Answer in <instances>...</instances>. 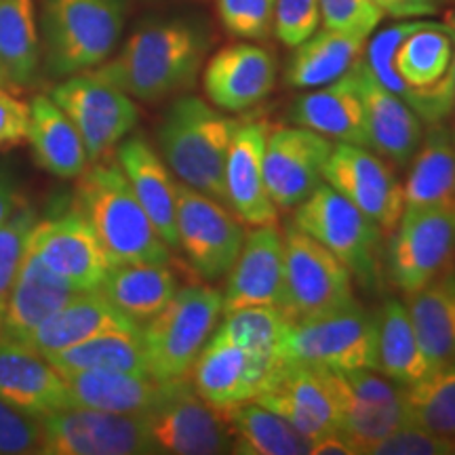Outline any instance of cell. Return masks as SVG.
Returning <instances> with one entry per match:
<instances>
[{
	"instance_id": "35",
	"label": "cell",
	"mask_w": 455,
	"mask_h": 455,
	"mask_svg": "<svg viewBox=\"0 0 455 455\" xmlns=\"http://www.w3.org/2000/svg\"><path fill=\"white\" fill-rule=\"evenodd\" d=\"M232 439V453L241 455H306L310 441L287 419L258 403L221 411Z\"/></svg>"
},
{
	"instance_id": "52",
	"label": "cell",
	"mask_w": 455,
	"mask_h": 455,
	"mask_svg": "<svg viewBox=\"0 0 455 455\" xmlns=\"http://www.w3.org/2000/svg\"><path fill=\"white\" fill-rule=\"evenodd\" d=\"M0 87H7L9 89V83H7V78H4L3 70H0Z\"/></svg>"
},
{
	"instance_id": "28",
	"label": "cell",
	"mask_w": 455,
	"mask_h": 455,
	"mask_svg": "<svg viewBox=\"0 0 455 455\" xmlns=\"http://www.w3.org/2000/svg\"><path fill=\"white\" fill-rule=\"evenodd\" d=\"M140 325L116 310L100 291H81L51 315L36 331L28 335L24 346L38 355L70 348L93 335L108 331H140Z\"/></svg>"
},
{
	"instance_id": "4",
	"label": "cell",
	"mask_w": 455,
	"mask_h": 455,
	"mask_svg": "<svg viewBox=\"0 0 455 455\" xmlns=\"http://www.w3.org/2000/svg\"><path fill=\"white\" fill-rule=\"evenodd\" d=\"M238 123L196 95H186L169 108L158 129V148L171 173L226 207V158Z\"/></svg>"
},
{
	"instance_id": "8",
	"label": "cell",
	"mask_w": 455,
	"mask_h": 455,
	"mask_svg": "<svg viewBox=\"0 0 455 455\" xmlns=\"http://www.w3.org/2000/svg\"><path fill=\"white\" fill-rule=\"evenodd\" d=\"M293 226L331 251L365 287L379 281V226L329 184L298 204Z\"/></svg>"
},
{
	"instance_id": "48",
	"label": "cell",
	"mask_w": 455,
	"mask_h": 455,
	"mask_svg": "<svg viewBox=\"0 0 455 455\" xmlns=\"http://www.w3.org/2000/svg\"><path fill=\"white\" fill-rule=\"evenodd\" d=\"M384 17L392 20H428L441 13L451 0H373Z\"/></svg>"
},
{
	"instance_id": "44",
	"label": "cell",
	"mask_w": 455,
	"mask_h": 455,
	"mask_svg": "<svg viewBox=\"0 0 455 455\" xmlns=\"http://www.w3.org/2000/svg\"><path fill=\"white\" fill-rule=\"evenodd\" d=\"M323 24L329 30L369 38L384 21L382 11L373 0H318Z\"/></svg>"
},
{
	"instance_id": "49",
	"label": "cell",
	"mask_w": 455,
	"mask_h": 455,
	"mask_svg": "<svg viewBox=\"0 0 455 455\" xmlns=\"http://www.w3.org/2000/svg\"><path fill=\"white\" fill-rule=\"evenodd\" d=\"M21 204L24 203H21L20 195H17L13 175L0 164V224H4Z\"/></svg>"
},
{
	"instance_id": "2",
	"label": "cell",
	"mask_w": 455,
	"mask_h": 455,
	"mask_svg": "<svg viewBox=\"0 0 455 455\" xmlns=\"http://www.w3.org/2000/svg\"><path fill=\"white\" fill-rule=\"evenodd\" d=\"M207 49L209 36L198 24L150 21L131 34L116 57L91 72L129 98L156 104L195 84Z\"/></svg>"
},
{
	"instance_id": "33",
	"label": "cell",
	"mask_w": 455,
	"mask_h": 455,
	"mask_svg": "<svg viewBox=\"0 0 455 455\" xmlns=\"http://www.w3.org/2000/svg\"><path fill=\"white\" fill-rule=\"evenodd\" d=\"M369 38L338 30H316L298 44L284 66V84L310 91L338 81L363 57Z\"/></svg>"
},
{
	"instance_id": "12",
	"label": "cell",
	"mask_w": 455,
	"mask_h": 455,
	"mask_svg": "<svg viewBox=\"0 0 455 455\" xmlns=\"http://www.w3.org/2000/svg\"><path fill=\"white\" fill-rule=\"evenodd\" d=\"M144 422L152 453H232L224 415L209 407L186 378L167 382L156 405L144 413Z\"/></svg>"
},
{
	"instance_id": "24",
	"label": "cell",
	"mask_w": 455,
	"mask_h": 455,
	"mask_svg": "<svg viewBox=\"0 0 455 455\" xmlns=\"http://www.w3.org/2000/svg\"><path fill=\"white\" fill-rule=\"evenodd\" d=\"M289 121L338 144L369 148L365 104L355 66L338 81L299 95L289 108Z\"/></svg>"
},
{
	"instance_id": "36",
	"label": "cell",
	"mask_w": 455,
	"mask_h": 455,
	"mask_svg": "<svg viewBox=\"0 0 455 455\" xmlns=\"http://www.w3.org/2000/svg\"><path fill=\"white\" fill-rule=\"evenodd\" d=\"M455 196V144L443 123L428 124L418 150L409 163V175L403 186L405 207L432 204Z\"/></svg>"
},
{
	"instance_id": "16",
	"label": "cell",
	"mask_w": 455,
	"mask_h": 455,
	"mask_svg": "<svg viewBox=\"0 0 455 455\" xmlns=\"http://www.w3.org/2000/svg\"><path fill=\"white\" fill-rule=\"evenodd\" d=\"M323 180L373 220L384 235L395 230L405 209L403 186L382 156L363 146L338 144L327 158Z\"/></svg>"
},
{
	"instance_id": "40",
	"label": "cell",
	"mask_w": 455,
	"mask_h": 455,
	"mask_svg": "<svg viewBox=\"0 0 455 455\" xmlns=\"http://www.w3.org/2000/svg\"><path fill=\"white\" fill-rule=\"evenodd\" d=\"M405 424L455 435V363L441 365L411 386H403Z\"/></svg>"
},
{
	"instance_id": "6",
	"label": "cell",
	"mask_w": 455,
	"mask_h": 455,
	"mask_svg": "<svg viewBox=\"0 0 455 455\" xmlns=\"http://www.w3.org/2000/svg\"><path fill=\"white\" fill-rule=\"evenodd\" d=\"M221 315L224 293L220 289L204 284L178 289L141 327L148 373L161 382L188 378Z\"/></svg>"
},
{
	"instance_id": "29",
	"label": "cell",
	"mask_w": 455,
	"mask_h": 455,
	"mask_svg": "<svg viewBox=\"0 0 455 455\" xmlns=\"http://www.w3.org/2000/svg\"><path fill=\"white\" fill-rule=\"evenodd\" d=\"M70 407L100 409L108 413L144 415L156 405L167 382L148 373L83 371L66 375Z\"/></svg>"
},
{
	"instance_id": "22",
	"label": "cell",
	"mask_w": 455,
	"mask_h": 455,
	"mask_svg": "<svg viewBox=\"0 0 455 455\" xmlns=\"http://www.w3.org/2000/svg\"><path fill=\"white\" fill-rule=\"evenodd\" d=\"M224 312L249 306L284 304V241L275 226H258L244 235L241 253L228 272Z\"/></svg>"
},
{
	"instance_id": "14",
	"label": "cell",
	"mask_w": 455,
	"mask_h": 455,
	"mask_svg": "<svg viewBox=\"0 0 455 455\" xmlns=\"http://www.w3.org/2000/svg\"><path fill=\"white\" fill-rule=\"evenodd\" d=\"M244 241L243 221L230 207L178 184V249L204 281H220L230 272Z\"/></svg>"
},
{
	"instance_id": "34",
	"label": "cell",
	"mask_w": 455,
	"mask_h": 455,
	"mask_svg": "<svg viewBox=\"0 0 455 455\" xmlns=\"http://www.w3.org/2000/svg\"><path fill=\"white\" fill-rule=\"evenodd\" d=\"M407 298L415 333L432 369L455 363V264Z\"/></svg>"
},
{
	"instance_id": "27",
	"label": "cell",
	"mask_w": 455,
	"mask_h": 455,
	"mask_svg": "<svg viewBox=\"0 0 455 455\" xmlns=\"http://www.w3.org/2000/svg\"><path fill=\"white\" fill-rule=\"evenodd\" d=\"M76 293L64 278L28 251L0 316V338L24 344L28 335L36 331Z\"/></svg>"
},
{
	"instance_id": "51",
	"label": "cell",
	"mask_w": 455,
	"mask_h": 455,
	"mask_svg": "<svg viewBox=\"0 0 455 455\" xmlns=\"http://www.w3.org/2000/svg\"><path fill=\"white\" fill-rule=\"evenodd\" d=\"M447 26L451 28V36H453V84H455V11L453 13H449Z\"/></svg>"
},
{
	"instance_id": "30",
	"label": "cell",
	"mask_w": 455,
	"mask_h": 455,
	"mask_svg": "<svg viewBox=\"0 0 455 455\" xmlns=\"http://www.w3.org/2000/svg\"><path fill=\"white\" fill-rule=\"evenodd\" d=\"M26 140L36 163L55 178H78L91 164L81 133L68 114L47 95H36L30 101V127Z\"/></svg>"
},
{
	"instance_id": "26",
	"label": "cell",
	"mask_w": 455,
	"mask_h": 455,
	"mask_svg": "<svg viewBox=\"0 0 455 455\" xmlns=\"http://www.w3.org/2000/svg\"><path fill=\"white\" fill-rule=\"evenodd\" d=\"M116 163L169 249H178V181L144 135L124 138Z\"/></svg>"
},
{
	"instance_id": "19",
	"label": "cell",
	"mask_w": 455,
	"mask_h": 455,
	"mask_svg": "<svg viewBox=\"0 0 455 455\" xmlns=\"http://www.w3.org/2000/svg\"><path fill=\"white\" fill-rule=\"evenodd\" d=\"M276 61L255 43H235L220 49L203 70V89L218 110L244 112L275 91Z\"/></svg>"
},
{
	"instance_id": "18",
	"label": "cell",
	"mask_w": 455,
	"mask_h": 455,
	"mask_svg": "<svg viewBox=\"0 0 455 455\" xmlns=\"http://www.w3.org/2000/svg\"><path fill=\"white\" fill-rule=\"evenodd\" d=\"M253 403L281 415L310 443L339 430L338 407L316 367L278 361Z\"/></svg>"
},
{
	"instance_id": "10",
	"label": "cell",
	"mask_w": 455,
	"mask_h": 455,
	"mask_svg": "<svg viewBox=\"0 0 455 455\" xmlns=\"http://www.w3.org/2000/svg\"><path fill=\"white\" fill-rule=\"evenodd\" d=\"M284 241V304L283 310L291 321L325 315L352 306L355 284L346 268L325 244L287 226Z\"/></svg>"
},
{
	"instance_id": "32",
	"label": "cell",
	"mask_w": 455,
	"mask_h": 455,
	"mask_svg": "<svg viewBox=\"0 0 455 455\" xmlns=\"http://www.w3.org/2000/svg\"><path fill=\"white\" fill-rule=\"evenodd\" d=\"M375 371L398 386H411L432 371L411 315L401 299H386L375 312Z\"/></svg>"
},
{
	"instance_id": "11",
	"label": "cell",
	"mask_w": 455,
	"mask_h": 455,
	"mask_svg": "<svg viewBox=\"0 0 455 455\" xmlns=\"http://www.w3.org/2000/svg\"><path fill=\"white\" fill-rule=\"evenodd\" d=\"M51 100L68 114L81 133L91 163L104 161L140 121L133 98L91 70L55 84Z\"/></svg>"
},
{
	"instance_id": "37",
	"label": "cell",
	"mask_w": 455,
	"mask_h": 455,
	"mask_svg": "<svg viewBox=\"0 0 455 455\" xmlns=\"http://www.w3.org/2000/svg\"><path fill=\"white\" fill-rule=\"evenodd\" d=\"M61 375L83 371L148 373L140 331H108L44 356ZM150 375V373H148Z\"/></svg>"
},
{
	"instance_id": "25",
	"label": "cell",
	"mask_w": 455,
	"mask_h": 455,
	"mask_svg": "<svg viewBox=\"0 0 455 455\" xmlns=\"http://www.w3.org/2000/svg\"><path fill=\"white\" fill-rule=\"evenodd\" d=\"M0 398L21 411L44 415L70 407L66 378L38 352L0 338Z\"/></svg>"
},
{
	"instance_id": "17",
	"label": "cell",
	"mask_w": 455,
	"mask_h": 455,
	"mask_svg": "<svg viewBox=\"0 0 455 455\" xmlns=\"http://www.w3.org/2000/svg\"><path fill=\"white\" fill-rule=\"evenodd\" d=\"M331 140L306 127L270 129L264 152V181L276 209H295L323 184Z\"/></svg>"
},
{
	"instance_id": "39",
	"label": "cell",
	"mask_w": 455,
	"mask_h": 455,
	"mask_svg": "<svg viewBox=\"0 0 455 455\" xmlns=\"http://www.w3.org/2000/svg\"><path fill=\"white\" fill-rule=\"evenodd\" d=\"M224 321L215 327L213 335L228 344L261 358L278 363V348L291 318L278 306H249L232 312H224Z\"/></svg>"
},
{
	"instance_id": "3",
	"label": "cell",
	"mask_w": 455,
	"mask_h": 455,
	"mask_svg": "<svg viewBox=\"0 0 455 455\" xmlns=\"http://www.w3.org/2000/svg\"><path fill=\"white\" fill-rule=\"evenodd\" d=\"M74 207L98 235L110 264L169 261V247L148 218L116 161H100L78 175Z\"/></svg>"
},
{
	"instance_id": "7",
	"label": "cell",
	"mask_w": 455,
	"mask_h": 455,
	"mask_svg": "<svg viewBox=\"0 0 455 455\" xmlns=\"http://www.w3.org/2000/svg\"><path fill=\"white\" fill-rule=\"evenodd\" d=\"M278 358L323 369H375V315L346 308L289 323Z\"/></svg>"
},
{
	"instance_id": "15",
	"label": "cell",
	"mask_w": 455,
	"mask_h": 455,
	"mask_svg": "<svg viewBox=\"0 0 455 455\" xmlns=\"http://www.w3.org/2000/svg\"><path fill=\"white\" fill-rule=\"evenodd\" d=\"M28 251L36 255L51 272L64 278L74 291H98L110 259L98 235L76 207L38 220Z\"/></svg>"
},
{
	"instance_id": "5",
	"label": "cell",
	"mask_w": 455,
	"mask_h": 455,
	"mask_svg": "<svg viewBox=\"0 0 455 455\" xmlns=\"http://www.w3.org/2000/svg\"><path fill=\"white\" fill-rule=\"evenodd\" d=\"M124 28V0H44V72L68 78L110 60Z\"/></svg>"
},
{
	"instance_id": "46",
	"label": "cell",
	"mask_w": 455,
	"mask_h": 455,
	"mask_svg": "<svg viewBox=\"0 0 455 455\" xmlns=\"http://www.w3.org/2000/svg\"><path fill=\"white\" fill-rule=\"evenodd\" d=\"M43 422L0 398V455L38 453Z\"/></svg>"
},
{
	"instance_id": "1",
	"label": "cell",
	"mask_w": 455,
	"mask_h": 455,
	"mask_svg": "<svg viewBox=\"0 0 455 455\" xmlns=\"http://www.w3.org/2000/svg\"><path fill=\"white\" fill-rule=\"evenodd\" d=\"M363 60L424 124L455 112L453 36L447 21L403 20L369 36Z\"/></svg>"
},
{
	"instance_id": "43",
	"label": "cell",
	"mask_w": 455,
	"mask_h": 455,
	"mask_svg": "<svg viewBox=\"0 0 455 455\" xmlns=\"http://www.w3.org/2000/svg\"><path fill=\"white\" fill-rule=\"evenodd\" d=\"M321 24L323 15L318 0H276L275 3L272 32L284 47L295 49L306 38H310Z\"/></svg>"
},
{
	"instance_id": "38",
	"label": "cell",
	"mask_w": 455,
	"mask_h": 455,
	"mask_svg": "<svg viewBox=\"0 0 455 455\" xmlns=\"http://www.w3.org/2000/svg\"><path fill=\"white\" fill-rule=\"evenodd\" d=\"M41 55L34 0H0V70L9 89L34 84Z\"/></svg>"
},
{
	"instance_id": "45",
	"label": "cell",
	"mask_w": 455,
	"mask_h": 455,
	"mask_svg": "<svg viewBox=\"0 0 455 455\" xmlns=\"http://www.w3.org/2000/svg\"><path fill=\"white\" fill-rule=\"evenodd\" d=\"M371 455H455V435L403 424L388 439L375 445Z\"/></svg>"
},
{
	"instance_id": "13",
	"label": "cell",
	"mask_w": 455,
	"mask_h": 455,
	"mask_svg": "<svg viewBox=\"0 0 455 455\" xmlns=\"http://www.w3.org/2000/svg\"><path fill=\"white\" fill-rule=\"evenodd\" d=\"M43 455H146L152 453L144 415L66 407L41 418Z\"/></svg>"
},
{
	"instance_id": "23",
	"label": "cell",
	"mask_w": 455,
	"mask_h": 455,
	"mask_svg": "<svg viewBox=\"0 0 455 455\" xmlns=\"http://www.w3.org/2000/svg\"><path fill=\"white\" fill-rule=\"evenodd\" d=\"M355 74L365 104L369 150L396 167H407L422 144L424 123L405 101L390 93L369 72L363 57L355 64Z\"/></svg>"
},
{
	"instance_id": "41",
	"label": "cell",
	"mask_w": 455,
	"mask_h": 455,
	"mask_svg": "<svg viewBox=\"0 0 455 455\" xmlns=\"http://www.w3.org/2000/svg\"><path fill=\"white\" fill-rule=\"evenodd\" d=\"M36 221L38 215L30 204H21L4 224H0V316L28 253V243Z\"/></svg>"
},
{
	"instance_id": "20",
	"label": "cell",
	"mask_w": 455,
	"mask_h": 455,
	"mask_svg": "<svg viewBox=\"0 0 455 455\" xmlns=\"http://www.w3.org/2000/svg\"><path fill=\"white\" fill-rule=\"evenodd\" d=\"M270 124L264 118L238 123L226 158L228 207L243 224L275 226L276 204L270 201L264 181V152Z\"/></svg>"
},
{
	"instance_id": "47",
	"label": "cell",
	"mask_w": 455,
	"mask_h": 455,
	"mask_svg": "<svg viewBox=\"0 0 455 455\" xmlns=\"http://www.w3.org/2000/svg\"><path fill=\"white\" fill-rule=\"evenodd\" d=\"M30 127V106L17 100L7 87H0V150L21 144Z\"/></svg>"
},
{
	"instance_id": "53",
	"label": "cell",
	"mask_w": 455,
	"mask_h": 455,
	"mask_svg": "<svg viewBox=\"0 0 455 455\" xmlns=\"http://www.w3.org/2000/svg\"><path fill=\"white\" fill-rule=\"evenodd\" d=\"M451 135H453V144H455V129H453V133H451Z\"/></svg>"
},
{
	"instance_id": "21",
	"label": "cell",
	"mask_w": 455,
	"mask_h": 455,
	"mask_svg": "<svg viewBox=\"0 0 455 455\" xmlns=\"http://www.w3.org/2000/svg\"><path fill=\"white\" fill-rule=\"evenodd\" d=\"M275 365L212 335L192 365V386L209 407L221 413L251 403Z\"/></svg>"
},
{
	"instance_id": "42",
	"label": "cell",
	"mask_w": 455,
	"mask_h": 455,
	"mask_svg": "<svg viewBox=\"0 0 455 455\" xmlns=\"http://www.w3.org/2000/svg\"><path fill=\"white\" fill-rule=\"evenodd\" d=\"M276 0H215L220 24L241 41H266L275 26Z\"/></svg>"
},
{
	"instance_id": "31",
	"label": "cell",
	"mask_w": 455,
	"mask_h": 455,
	"mask_svg": "<svg viewBox=\"0 0 455 455\" xmlns=\"http://www.w3.org/2000/svg\"><path fill=\"white\" fill-rule=\"evenodd\" d=\"M178 276L164 264L127 261L110 264L98 291L131 321H150L178 291Z\"/></svg>"
},
{
	"instance_id": "50",
	"label": "cell",
	"mask_w": 455,
	"mask_h": 455,
	"mask_svg": "<svg viewBox=\"0 0 455 455\" xmlns=\"http://www.w3.org/2000/svg\"><path fill=\"white\" fill-rule=\"evenodd\" d=\"M310 455H356L339 430L327 432L310 443Z\"/></svg>"
},
{
	"instance_id": "9",
	"label": "cell",
	"mask_w": 455,
	"mask_h": 455,
	"mask_svg": "<svg viewBox=\"0 0 455 455\" xmlns=\"http://www.w3.org/2000/svg\"><path fill=\"white\" fill-rule=\"evenodd\" d=\"M392 232V283L405 295L418 293L455 259V196L405 207Z\"/></svg>"
}]
</instances>
